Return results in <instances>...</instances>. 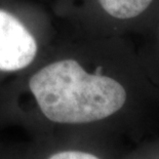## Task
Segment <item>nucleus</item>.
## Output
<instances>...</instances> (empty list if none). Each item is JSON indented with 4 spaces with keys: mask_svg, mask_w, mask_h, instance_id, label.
I'll use <instances>...</instances> for the list:
<instances>
[{
    "mask_svg": "<svg viewBox=\"0 0 159 159\" xmlns=\"http://www.w3.org/2000/svg\"><path fill=\"white\" fill-rule=\"evenodd\" d=\"M39 109L52 122L81 124L102 120L126 101L124 87L110 77L89 74L76 61L44 67L29 81Z\"/></svg>",
    "mask_w": 159,
    "mask_h": 159,
    "instance_id": "obj_1",
    "label": "nucleus"
},
{
    "mask_svg": "<svg viewBox=\"0 0 159 159\" xmlns=\"http://www.w3.org/2000/svg\"><path fill=\"white\" fill-rule=\"evenodd\" d=\"M34 37L11 13L0 9V70L16 71L35 59Z\"/></svg>",
    "mask_w": 159,
    "mask_h": 159,
    "instance_id": "obj_2",
    "label": "nucleus"
},
{
    "mask_svg": "<svg viewBox=\"0 0 159 159\" xmlns=\"http://www.w3.org/2000/svg\"><path fill=\"white\" fill-rule=\"evenodd\" d=\"M102 7L117 19H130L141 15L152 0H99Z\"/></svg>",
    "mask_w": 159,
    "mask_h": 159,
    "instance_id": "obj_3",
    "label": "nucleus"
},
{
    "mask_svg": "<svg viewBox=\"0 0 159 159\" xmlns=\"http://www.w3.org/2000/svg\"><path fill=\"white\" fill-rule=\"evenodd\" d=\"M46 159H101L96 155L78 150H63L49 155Z\"/></svg>",
    "mask_w": 159,
    "mask_h": 159,
    "instance_id": "obj_4",
    "label": "nucleus"
}]
</instances>
